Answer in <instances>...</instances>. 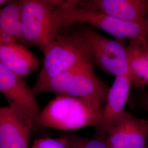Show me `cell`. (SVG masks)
Returning a JSON list of instances; mask_svg holds the SVG:
<instances>
[{"label": "cell", "mask_w": 148, "mask_h": 148, "mask_svg": "<svg viewBox=\"0 0 148 148\" xmlns=\"http://www.w3.org/2000/svg\"><path fill=\"white\" fill-rule=\"evenodd\" d=\"M43 53V65L35 84L80 66L93 64L89 45L80 30L64 35L58 34Z\"/></svg>", "instance_id": "cell-4"}, {"label": "cell", "mask_w": 148, "mask_h": 148, "mask_svg": "<svg viewBox=\"0 0 148 148\" xmlns=\"http://www.w3.org/2000/svg\"><path fill=\"white\" fill-rule=\"evenodd\" d=\"M109 87L95 74L93 64H86L57 74L40 84L32 90L35 94L51 92L57 95L79 98L103 108Z\"/></svg>", "instance_id": "cell-1"}, {"label": "cell", "mask_w": 148, "mask_h": 148, "mask_svg": "<svg viewBox=\"0 0 148 148\" xmlns=\"http://www.w3.org/2000/svg\"><path fill=\"white\" fill-rule=\"evenodd\" d=\"M77 3L78 1H54L55 27L58 32L62 27L85 23L101 29L118 39L148 38V22L137 23L122 21L80 7Z\"/></svg>", "instance_id": "cell-2"}, {"label": "cell", "mask_w": 148, "mask_h": 148, "mask_svg": "<svg viewBox=\"0 0 148 148\" xmlns=\"http://www.w3.org/2000/svg\"><path fill=\"white\" fill-rule=\"evenodd\" d=\"M35 122L32 114L21 107L0 106V148H29Z\"/></svg>", "instance_id": "cell-7"}, {"label": "cell", "mask_w": 148, "mask_h": 148, "mask_svg": "<svg viewBox=\"0 0 148 148\" xmlns=\"http://www.w3.org/2000/svg\"><path fill=\"white\" fill-rule=\"evenodd\" d=\"M77 4L122 21L147 22L148 0H87L78 1Z\"/></svg>", "instance_id": "cell-8"}, {"label": "cell", "mask_w": 148, "mask_h": 148, "mask_svg": "<svg viewBox=\"0 0 148 148\" xmlns=\"http://www.w3.org/2000/svg\"><path fill=\"white\" fill-rule=\"evenodd\" d=\"M147 148H148V147H147Z\"/></svg>", "instance_id": "cell-20"}, {"label": "cell", "mask_w": 148, "mask_h": 148, "mask_svg": "<svg viewBox=\"0 0 148 148\" xmlns=\"http://www.w3.org/2000/svg\"><path fill=\"white\" fill-rule=\"evenodd\" d=\"M131 85L129 75L117 76L109 88L101 120L96 128L97 132L101 137H106L117 117L125 111Z\"/></svg>", "instance_id": "cell-11"}, {"label": "cell", "mask_w": 148, "mask_h": 148, "mask_svg": "<svg viewBox=\"0 0 148 148\" xmlns=\"http://www.w3.org/2000/svg\"><path fill=\"white\" fill-rule=\"evenodd\" d=\"M145 106H146V108L147 109L148 111V95L147 96V98L146 101H145Z\"/></svg>", "instance_id": "cell-19"}, {"label": "cell", "mask_w": 148, "mask_h": 148, "mask_svg": "<svg viewBox=\"0 0 148 148\" xmlns=\"http://www.w3.org/2000/svg\"><path fill=\"white\" fill-rule=\"evenodd\" d=\"M29 148H69V140L65 134L58 138H41Z\"/></svg>", "instance_id": "cell-17"}, {"label": "cell", "mask_w": 148, "mask_h": 148, "mask_svg": "<svg viewBox=\"0 0 148 148\" xmlns=\"http://www.w3.org/2000/svg\"><path fill=\"white\" fill-rule=\"evenodd\" d=\"M10 1L8 0H0V9L3 7L4 5H7L8 2H10Z\"/></svg>", "instance_id": "cell-18"}, {"label": "cell", "mask_w": 148, "mask_h": 148, "mask_svg": "<svg viewBox=\"0 0 148 148\" xmlns=\"http://www.w3.org/2000/svg\"><path fill=\"white\" fill-rule=\"evenodd\" d=\"M22 1H10L0 9V36H7L21 43Z\"/></svg>", "instance_id": "cell-13"}, {"label": "cell", "mask_w": 148, "mask_h": 148, "mask_svg": "<svg viewBox=\"0 0 148 148\" xmlns=\"http://www.w3.org/2000/svg\"><path fill=\"white\" fill-rule=\"evenodd\" d=\"M0 63L22 78L34 72L40 60L21 43L7 36H0Z\"/></svg>", "instance_id": "cell-10"}, {"label": "cell", "mask_w": 148, "mask_h": 148, "mask_svg": "<svg viewBox=\"0 0 148 148\" xmlns=\"http://www.w3.org/2000/svg\"><path fill=\"white\" fill-rule=\"evenodd\" d=\"M79 30L89 45L93 63L116 77L130 76L126 46L88 27Z\"/></svg>", "instance_id": "cell-6"}, {"label": "cell", "mask_w": 148, "mask_h": 148, "mask_svg": "<svg viewBox=\"0 0 148 148\" xmlns=\"http://www.w3.org/2000/svg\"><path fill=\"white\" fill-rule=\"evenodd\" d=\"M148 121L131 115L130 121L127 148H147Z\"/></svg>", "instance_id": "cell-15"}, {"label": "cell", "mask_w": 148, "mask_h": 148, "mask_svg": "<svg viewBox=\"0 0 148 148\" xmlns=\"http://www.w3.org/2000/svg\"><path fill=\"white\" fill-rule=\"evenodd\" d=\"M0 93L8 105H15L29 111L36 120L40 112L35 93L20 76L0 63Z\"/></svg>", "instance_id": "cell-9"}, {"label": "cell", "mask_w": 148, "mask_h": 148, "mask_svg": "<svg viewBox=\"0 0 148 148\" xmlns=\"http://www.w3.org/2000/svg\"><path fill=\"white\" fill-rule=\"evenodd\" d=\"M103 108L79 98L57 95L41 110L35 125L63 131L77 130L84 127L97 128Z\"/></svg>", "instance_id": "cell-3"}, {"label": "cell", "mask_w": 148, "mask_h": 148, "mask_svg": "<svg viewBox=\"0 0 148 148\" xmlns=\"http://www.w3.org/2000/svg\"><path fill=\"white\" fill-rule=\"evenodd\" d=\"M55 11L54 1H22L21 43L37 46L43 52L58 34Z\"/></svg>", "instance_id": "cell-5"}, {"label": "cell", "mask_w": 148, "mask_h": 148, "mask_svg": "<svg viewBox=\"0 0 148 148\" xmlns=\"http://www.w3.org/2000/svg\"><path fill=\"white\" fill-rule=\"evenodd\" d=\"M69 143V148H110L103 139L87 138L73 134H65Z\"/></svg>", "instance_id": "cell-16"}, {"label": "cell", "mask_w": 148, "mask_h": 148, "mask_svg": "<svg viewBox=\"0 0 148 148\" xmlns=\"http://www.w3.org/2000/svg\"><path fill=\"white\" fill-rule=\"evenodd\" d=\"M126 46L131 84L140 88L148 85V38L129 40Z\"/></svg>", "instance_id": "cell-12"}, {"label": "cell", "mask_w": 148, "mask_h": 148, "mask_svg": "<svg viewBox=\"0 0 148 148\" xmlns=\"http://www.w3.org/2000/svg\"><path fill=\"white\" fill-rule=\"evenodd\" d=\"M131 114L123 111L117 117L103 139L110 148H127V139Z\"/></svg>", "instance_id": "cell-14"}]
</instances>
